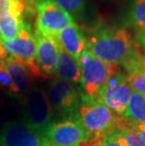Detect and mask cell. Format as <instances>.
Masks as SVG:
<instances>
[{"instance_id":"13","label":"cell","mask_w":145,"mask_h":146,"mask_svg":"<svg viewBox=\"0 0 145 146\" xmlns=\"http://www.w3.org/2000/svg\"><path fill=\"white\" fill-rule=\"evenodd\" d=\"M55 39L63 50H65L77 61L84 51L88 49L85 33L76 24L64 29Z\"/></svg>"},{"instance_id":"9","label":"cell","mask_w":145,"mask_h":146,"mask_svg":"<svg viewBox=\"0 0 145 146\" xmlns=\"http://www.w3.org/2000/svg\"><path fill=\"white\" fill-rule=\"evenodd\" d=\"M133 94L127 76L120 70L109 78L97 97L113 112L122 117Z\"/></svg>"},{"instance_id":"12","label":"cell","mask_w":145,"mask_h":146,"mask_svg":"<svg viewBox=\"0 0 145 146\" xmlns=\"http://www.w3.org/2000/svg\"><path fill=\"white\" fill-rule=\"evenodd\" d=\"M3 65L11 78V90L9 94L14 98L22 99L31 89L32 74L26 66L11 56L3 61Z\"/></svg>"},{"instance_id":"19","label":"cell","mask_w":145,"mask_h":146,"mask_svg":"<svg viewBox=\"0 0 145 146\" xmlns=\"http://www.w3.org/2000/svg\"><path fill=\"white\" fill-rule=\"evenodd\" d=\"M124 73L138 72L145 74V55L137 49L131 56V58L122 66Z\"/></svg>"},{"instance_id":"30","label":"cell","mask_w":145,"mask_h":146,"mask_svg":"<svg viewBox=\"0 0 145 146\" xmlns=\"http://www.w3.org/2000/svg\"><path fill=\"white\" fill-rule=\"evenodd\" d=\"M47 146H51V145H50V144H48V145H47Z\"/></svg>"},{"instance_id":"10","label":"cell","mask_w":145,"mask_h":146,"mask_svg":"<svg viewBox=\"0 0 145 146\" xmlns=\"http://www.w3.org/2000/svg\"><path fill=\"white\" fill-rule=\"evenodd\" d=\"M49 143L40 132L23 121L6 122L0 130V146H47Z\"/></svg>"},{"instance_id":"21","label":"cell","mask_w":145,"mask_h":146,"mask_svg":"<svg viewBox=\"0 0 145 146\" xmlns=\"http://www.w3.org/2000/svg\"><path fill=\"white\" fill-rule=\"evenodd\" d=\"M32 11L23 0H0V16L6 12H15V13L23 16L24 12Z\"/></svg>"},{"instance_id":"23","label":"cell","mask_w":145,"mask_h":146,"mask_svg":"<svg viewBox=\"0 0 145 146\" xmlns=\"http://www.w3.org/2000/svg\"><path fill=\"white\" fill-rule=\"evenodd\" d=\"M126 76H127V80L132 90L145 96V74L132 72L127 73Z\"/></svg>"},{"instance_id":"4","label":"cell","mask_w":145,"mask_h":146,"mask_svg":"<svg viewBox=\"0 0 145 146\" xmlns=\"http://www.w3.org/2000/svg\"><path fill=\"white\" fill-rule=\"evenodd\" d=\"M78 63L81 69L79 92L93 97H97L110 77L121 70L118 65L107 63L94 57L88 49L81 55Z\"/></svg>"},{"instance_id":"6","label":"cell","mask_w":145,"mask_h":146,"mask_svg":"<svg viewBox=\"0 0 145 146\" xmlns=\"http://www.w3.org/2000/svg\"><path fill=\"white\" fill-rule=\"evenodd\" d=\"M45 92L54 114L63 119L77 118L81 100L73 84L56 76L49 82Z\"/></svg>"},{"instance_id":"5","label":"cell","mask_w":145,"mask_h":146,"mask_svg":"<svg viewBox=\"0 0 145 146\" xmlns=\"http://www.w3.org/2000/svg\"><path fill=\"white\" fill-rule=\"evenodd\" d=\"M54 112L44 89L31 87L22 98V121L36 131L42 132L52 122Z\"/></svg>"},{"instance_id":"18","label":"cell","mask_w":145,"mask_h":146,"mask_svg":"<svg viewBox=\"0 0 145 146\" xmlns=\"http://www.w3.org/2000/svg\"><path fill=\"white\" fill-rule=\"evenodd\" d=\"M57 4L75 18H80L87 9L86 0H54Z\"/></svg>"},{"instance_id":"2","label":"cell","mask_w":145,"mask_h":146,"mask_svg":"<svg viewBox=\"0 0 145 146\" xmlns=\"http://www.w3.org/2000/svg\"><path fill=\"white\" fill-rule=\"evenodd\" d=\"M77 119L93 137L100 138L116 127L122 125L125 119L107 107L98 97L80 94Z\"/></svg>"},{"instance_id":"29","label":"cell","mask_w":145,"mask_h":146,"mask_svg":"<svg viewBox=\"0 0 145 146\" xmlns=\"http://www.w3.org/2000/svg\"><path fill=\"white\" fill-rule=\"evenodd\" d=\"M5 125V122H4V116H3V113L1 110H0V130L2 129L3 125Z\"/></svg>"},{"instance_id":"24","label":"cell","mask_w":145,"mask_h":146,"mask_svg":"<svg viewBox=\"0 0 145 146\" xmlns=\"http://www.w3.org/2000/svg\"><path fill=\"white\" fill-rule=\"evenodd\" d=\"M0 90L8 94H10L11 90V78L3 65V62L0 64Z\"/></svg>"},{"instance_id":"7","label":"cell","mask_w":145,"mask_h":146,"mask_svg":"<svg viewBox=\"0 0 145 146\" xmlns=\"http://www.w3.org/2000/svg\"><path fill=\"white\" fill-rule=\"evenodd\" d=\"M35 29L54 39L64 29L75 24L72 15L54 0H38L35 4Z\"/></svg>"},{"instance_id":"22","label":"cell","mask_w":145,"mask_h":146,"mask_svg":"<svg viewBox=\"0 0 145 146\" xmlns=\"http://www.w3.org/2000/svg\"><path fill=\"white\" fill-rule=\"evenodd\" d=\"M98 146H127L118 127L110 130L102 137Z\"/></svg>"},{"instance_id":"25","label":"cell","mask_w":145,"mask_h":146,"mask_svg":"<svg viewBox=\"0 0 145 146\" xmlns=\"http://www.w3.org/2000/svg\"><path fill=\"white\" fill-rule=\"evenodd\" d=\"M134 39H135V42H136V45H137L138 49L142 53V54L145 55V29L141 30V31L136 32Z\"/></svg>"},{"instance_id":"14","label":"cell","mask_w":145,"mask_h":146,"mask_svg":"<svg viewBox=\"0 0 145 146\" xmlns=\"http://www.w3.org/2000/svg\"><path fill=\"white\" fill-rule=\"evenodd\" d=\"M121 26L138 32L145 29V0H130L121 16Z\"/></svg>"},{"instance_id":"1","label":"cell","mask_w":145,"mask_h":146,"mask_svg":"<svg viewBox=\"0 0 145 146\" xmlns=\"http://www.w3.org/2000/svg\"><path fill=\"white\" fill-rule=\"evenodd\" d=\"M87 48L107 63L122 66L137 49L134 36L121 25H109L99 19L85 33Z\"/></svg>"},{"instance_id":"8","label":"cell","mask_w":145,"mask_h":146,"mask_svg":"<svg viewBox=\"0 0 145 146\" xmlns=\"http://www.w3.org/2000/svg\"><path fill=\"white\" fill-rule=\"evenodd\" d=\"M0 42L11 57L27 67L33 77L42 76L36 63V38L27 22H26L23 29L16 38Z\"/></svg>"},{"instance_id":"16","label":"cell","mask_w":145,"mask_h":146,"mask_svg":"<svg viewBox=\"0 0 145 146\" xmlns=\"http://www.w3.org/2000/svg\"><path fill=\"white\" fill-rule=\"evenodd\" d=\"M26 24L23 16L15 12H6L0 16V42L12 40L19 35Z\"/></svg>"},{"instance_id":"28","label":"cell","mask_w":145,"mask_h":146,"mask_svg":"<svg viewBox=\"0 0 145 146\" xmlns=\"http://www.w3.org/2000/svg\"><path fill=\"white\" fill-rule=\"evenodd\" d=\"M23 1L26 3V4L28 6V7L31 9L32 11H35V4L38 0H23Z\"/></svg>"},{"instance_id":"3","label":"cell","mask_w":145,"mask_h":146,"mask_svg":"<svg viewBox=\"0 0 145 146\" xmlns=\"http://www.w3.org/2000/svg\"><path fill=\"white\" fill-rule=\"evenodd\" d=\"M42 135L51 146H98L102 139L92 136L77 118L51 122Z\"/></svg>"},{"instance_id":"26","label":"cell","mask_w":145,"mask_h":146,"mask_svg":"<svg viewBox=\"0 0 145 146\" xmlns=\"http://www.w3.org/2000/svg\"><path fill=\"white\" fill-rule=\"evenodd\" d=\"M129 123H130V125L136 130V132L140 136V138L145 141V123H140V125H137V123H130V122H129Z\"/></svg>"},{"instance_id":"20","label":"cell","mask_w":145,"mask_h":146,"mask_svg":"<svg viewBox=\"0 0 145 146\" xmlns=\"http://www.w3.org/2000/svg\"><path fill=\"white\" fill-rule=\"evenodd\" d=\"M118 129L127 146H145V141L130 125L127 120L122 125L119 126Z\"/></svg>"},{"instance_id":"15","label":"cell","mask_w":145,"mask_h":146,"mask_svg":"<svg viewBox=\"0 0 145 146\" xmlns=\"http://www.w3.org/2000/svg\"><path fill=\"white\" fill-rule=\"evenodd\" d=\"M60 46V45H58ZM55 74L57 77L72 84H80L81 81V69L78 61L60 46L58 58Z\"/></svg>"},{"instance_id":"11","label":"cell","mask_w":145,"mask_h":146,"mask_svg":"<svg viewBox=\"0 0 145 146\" xmlns=\"http://www.w3.org/2000/svg\"><path fill=\"white\" fill-rule=\"evenodd\" d=\"M36 42V63L42 76H51L55 74L58 58L60 46L56 39L41 33L35 29L34 31Z\"/></svg>"},{"instance_id":"27","label":"cell","mask_w":145,"mask_h":146,"mask_svg":"<svg viewBox=\"0 0 145 146\" xmlns=\"http://www.w3.org/2000/svg\"><path fill=\"white\" fill-rule=\"evenodd\" d=\"M9 53L5 50V48L3 47L2 43L0 42V64H1L3 61H4L6 58H7L9 57Z\"/></svg>"},{"instance_id":"17","label":"cell","mask_w":145,"mask_h":146,"mask_svg":"<svg viewBox=\"0 0 145 146\" xmlns=\"http://www.w3.org/2000/svg\"><path fill=\"white\" fill-rule=\"evenodd\" d=\"M122 118L137 125L145 123V96L133 91Z\"/></svg>"}]
</instances>
